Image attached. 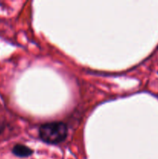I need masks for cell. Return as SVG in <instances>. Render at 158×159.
I'll return each mask as SVG.
<instances>
[{
	"label": "cell",
	"mask_w": 158,
	"mask_h": 159,
	"mask_svg": "<svg viewBox=\"0 0 158 159\" xmlns=\"http://www.w3.org/2000/svg\"><path fill=\"white\" fill-rule=\"evenodd\" d=\"M5 127V124H4V121L2 120L0 118V134L2 133V131L3 130V129H4Z\"/></svg>",
	"instance_id": "3"
},
{
	"label": "cell",
	"mask_w": 158,
	"mask_h": 159,
	"mask_svg": "<svg viewBox=\"0 0 158 159\" xmlns=\"http://www.w3.org/2000/svg\"><path fill=\"white\" fill-rule=\"evenodd\" d=\"M39 135L44 142L49 144H58L66 139L68 135V127L61 122L48 123L40 127Z\"/></svg>",
	"instance_id": "1"
},
{
	"label": "cell",
	"mask_w": 158,
	"mask_h": 159,
	"mask_svg": "<svg viewBox=\"0 0 158 159\" xmlns=\"http://www.w3.org/2000/svg\"><path fill=\"white\" fill-rule=\"evenodd\" d=\"M12 153L18 157L25 158L32 155L33 151L23 144H16L12 148Z\"/></svg>",
	"instance_id": "2"
}]
</instances>
